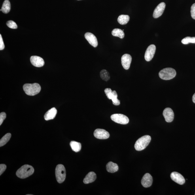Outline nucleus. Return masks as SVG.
Listing matches in <instances>:
<instances>
[{"mask_svg":"<svg viewBox=\"0 0 195 195\" xmlns=\"http://www.w3.org/2000/svg\"><path fill=\"white\" fill-rule=\"evenodd\" d=\"M23 89L26 94L30 96L37 95L41 90V86L38 83L26 84L23 87Z\"/></svg>","mask_w":195,"mask_h":195,"instance_id":"nucleus-1","label":"nucleus"},{"mask_svg":"<svg viewBox=\"0 0 195 195\" xmlns=\"http://www.w3.org/2000/svg\"><path fill=\"white\" fill-rule=\"evenodd\" d=\"M34 172L33 167L29 165H24L17 171L16 175L20 179H25L32 175Z\"/></svg>","mask_w":195,"mask_h":195,"instance_id":"nucleus-2","label":"nucleus"},{"mask_svg":"<svg viewBox=\"0 0 195 195\" xmlns=\"http://www.w3.org/2000/svg\"><path fill=\"white\" fill-rule=\"evenodd\" d=\"M151 140V137L149 135H144L137 140L135 145L137 151H140L145 149Z\"/></svg>","mask_w":195,"mask_h":195,"instance_id":"nucleus-3","label":"nucleus"},{"mask_svg":"<svg viewBox=\"0 0 195 195\" xmlns=\"http://www.w3.org/2000/svg\"><path fill=\"white\" fill-rule=\"evenodd\" d=\"M176 75L175 69L171 68H167L160 71L159 75L163 80H170L174 78Z\"/></svg>","mask_w":195,"mask_h":195,"instance_id":"nucleus-4","label":"nucleus"},{"mask_svg":"<svg viewBox=\"0 0 195 195\" xmlns=\"http://www.w3.org/2000/svg\"><path fill=\"white\" fill-rule=\"evenodd\" d=\"M56 175L58 183H62L64 181L66 177V171L63 165H57L56 169Z\"/></svg>","mask_w":195,"mask_h":195,"instance_id":"nucleus-5","label":"nucleus"},{"mask_svg":"<svg viewBox=\"0 0 195 195\" xmlns=\"http://www.w3.org/2000/svg\"><path fill=\"white\" fill-rule=\"evenodd\" d=\"M111 118L113 121L121 124L126 125L129 122L128 117L122 114H113L111 116Z\"/></svg>","mask_w":195,"mask_h":195,"instance_id":"nucleus-6","label":"nucleus"},{"mask_svg":"<svg viewBox=\"0 0 195 195\" xmlns=\"http://www.w3.org/2000/svg\"><path fill=\"white\" fill-rule=\"evenodd\" d=\"M156 49V46L154 44H151L148 47L145 55V58L146 61H149L152 60L155 54Z\"/></svg>","mask_w":195,"mask_h":195,"instance_id":"nucleus-7","label":"nucleus"},{"mask_svg":"<svg viewBox=\"0 0 195 195\" xmlns=\"http://www.w3.org/2000/svg\"><path fill=\"white\" fill-rule=\"evenodd\" d=\"M94 136L99 139H107L110 137L109 132L105 129H97L95 130L94 133Z\"/></svg>","mask_w":195,"mask_h":195,"instance_id":"nucleus-8","label":"nucleus"},{"mask_svg":"<svg viewBox=\"0 0 195 195\" xmlns=\"http://www.w3.org/2000/svg\"><path fill=\"white\" fill-rule=\"evenodd\" d=\"M132 58L130 55L125 54L122 57V64L123 67L126 70H128L130 68Z\"/></svg>","mask_w":195,"mask_h":195,"instance_id":"nucleus-9","label":"nucleus"},{"mask_svg":"<svg viewBox=\"0 0 195 195\" xmlns=\"http://www.w3.org/2000/svg\"><path fill=\"white\" fill-rule=\"evenodd\" d=\"M171 177L172 180L180 185H183L185 183V179L183 176L176 172L171 173Z\"/></svg>","mask_w":195,"mask_h":195,"instance_id":"nucleus-10","label":"nucleus"},{"mask_svg":"<svg viewBox=\"0 0 195 195\" xmlns=\"http://www.w3.org/2000/svg\"><path fill=\"white\" fill-rule=\"evenodd\" d=\"M165 7L166 4L164 2H162L159 4L154 10L153 14L154 18H158L162 15L164 11Z\"/></svg>","mask_w":195,"mask_h":195,"instance_id":"nucleus-11","label":"nucleus"},{"mask_svg":"<svg viewBox=\"0 0 195 195\" xmlns=\"http://www.w3.org/2000/svg\"><path fill=\"white\" fill-rule=\"evenodd\" d=\"M163 115L166 121L168 122H172L174 118V114L173 110L170 108H167L163 112Z\"/></svg>","mask_w":195,"mask_h":195,"instance_id":"nucleus-12","label":"nucleus"},{"mask_svg":"<svg viewBox=\"0 0 195 195\" xmlns=\"http://www.w3.org/2000/svg\"><path fill=\"white\" fill-rule=\"evenodd\" d=\"M153 181L152 176L149 173H146L144 175L141 180L142 185L145 188L151 186Z\"/></svg>","mask_w":195,"mask_h":195,"instance_id":"nucleus-13","label":"nucleus"},{"mask_svg":"<svg viewBox=\"0 0 195 195\" xmlns=\"http://www.w3.org/2000/svg\"><path fill=\"white\" fill-rule=\"evenodd\" d=\"M85 37L90 45L94 48L97 47L98 45V42L97 38L93 34L89 32L86 33L85 35Z\"/></svg>","mask_w":195,"mask_h":195,"instance_id":"nucleus-14","label":"nucleus"},{"mask_svg":"<svg viewBox=\"0 0 195 195\" xmlns=\"http://www.w3.org/2000/svg\"><path fill=\"white\" fill-rule=\"evenodd\" d=\"M30 60L33 66L37 67H43L44 64V59L39 56H33L31 57Z\"/></svg>","mask_w":195,"mask_h":195,"instance_id":"nucleus-15","label":"nucleus"},{"mask_svg":"<svg viewBox=\"0 0 195 195\" xmlns=\"http://www.w3.org/2000/svg\"><path fill=\"white\" fill-rule=\"evenodd\" d=\"M57 113V111L56 108H52L46 112L44 115V119L47 121L53 119L56 117Z\"/></svg>","mask_w":195,"mask_h":195,"instance_id":"nucleus-16","label":"nucleus"},{"mask_svg":"<svg viewBox=\"0 0 195 195\" xmlns=\"http://www.w3.org/2000/svg\"><path fill=\"white\" fill-rule=\"evenodd\" d=\"M97 178V175L93 172H89L86 175L84 180V183L85 184H88L92 183Z\"/></svg>","mask_w":195,"mask_h":195,"instance_id":"nucleus-17","label":"nucleus"},{"mask_svg":"<svg viewBox=\"0 0 195 195\" xmlns=\"http://www.w3.org/2000/svg\"><path fill=\"white\" fill-rule=\"evenodd\" d=\"M106 169L108 172L115 173L118 170V167L117 164L110 162L108 163L106 165Z\"/></svg>","mask_w":195,"mask_h":195,"instance_id":"nucleus-18","label":"nucleus"},{"mask_svg":"<svg viewBox=\"0 0 195 195\" xmlns=\"http://www.w3.org/2000/svg\"><path fill=\"white\" fill-rule=\"evenodd\" d=\"M130 20V17L128 15H120L118 19V21L121 25L126 24Z\"/></svg>","mask_w":195,"mask_h":195,"instance_id":"nucleus-19","label":"nucleus"},{"mask_svg":"<svg viewBox=\"0 0 195 195\" xmlns=\"http://www.w3.org/2000/svg\"><path fill=\"white\" fill-rule=\"evenodd\" d=\"M70 145L72 149L75 152H79L81 149V144L77 142L72 141L70 143Z\"/></svg>","mask_w":195,"mask_h":195,"instance_id":"nucleus-20","label":"nucleus"},{"mask_svg":"<svg viewBox=\"0 0 195 195\" xmlns=\"http://www.w3.org/2000/svg\"><path fill=\"white\" fill-rule=\"evenodd\" d=\"M1 10L4 13L8 14L10 10V4L8 0H5L4 2Z\"/></svg>","mask_w":195,"mask_h":195,"instance_id":"nucleus-21","label":"nucleus"},{"mask_svg":"<svg viewBox=\"0 0 195 195\" xmlns=\"http://www.w3.org/2000/svg\"><path fill=\"white\" fill-rule=\"evenodd\" d=\"M112 34L114 36L119 37L121 39H123L124 37L123 31L119 29H114L112 31Z\"/></svg>","mask_w":195,"mask_h":195,"instance_id":"nucleus-22","label":"nucleus"},{"mask_svg":"<svg viewBox=\"0 0 195 195\" xmlns=\"http://www.w3.org/2000/svg\"><path fill=\"white\" fill-rule=\"evenodd\" d=\"M118 95L116 91H113L112 94L111 95V98L112 103L115 106H118L120 105V101L118 98Z\"/></svg>","mask_w":195,"mask_h":195,"instance_id":"nucleus-23","label":"nucleus"},{"mask_svg":"<svg viewBox=\"0 0 195 195\" xmlns=\"http://www.w3.org/2000/svg\"><path fill=\"white\" fill-rule=\"evenodd\" d=\"M11 135L10 133H7L2 138L0 141V146L2 147L4 145H6L8 141L10 140V139L11 137Z\"/></svg>","mask_w":195,"mask_h":195,"instance_id":"nucleus-24","label":"nucleus"},{"mask_svg":"<svg viewBox=\"0 0 195 195\" xmlns=\"http://www.w3.org/2000/svg\"><path fill=\"white\" fill-rule=\"evenodd\" d=\"M100 76L103 80L108 81L110 79V75L109 72L105 69H103L100 72Z\"/></svg>","mask_w":195,"mask_h":195,"instance_id":"nucleus-25","label":"nucleus"},{"mask_svg":"<svg viewBox=\"0 0 195 195\" xmlns=\"http://www.w3.org/2000/svg\"><path fill=\"white\" fill-rule=\"evenodd\" d=\"M181 42L182 44H188L189 43L195 44V37H186L182 40Z\"/></svg>","mask_w":195,"mask_h":195,"instance_id":"nucleus-26","label":"nucleus"},{"mask_svg":"<svg viewBox=\"0 0 195 195\" xmlns=\"http://www.w3.org/2000/svg\"><path fill=\"white\" fill-rule=\"evenodd\" d=\"M7 26L10 28L16 29L18 28V26L16 23L14 21L10 20L7 23Z\"/></svg>","mask_w":195,"mask_h":195,"instance_id":"nucleus-27","label":"nucleus"},{"mask_svg":"<svg viewBox=\"0 0 195 195\" xmlns=\"http://www.w3.org/2000/svg\"><path fill=\"white\" fill-rule=\"evenodd\" d=\"M190 12L192 18L195 20V3L193 4L191 7Z\"/></svg>","mask_w":195,"mask_h":195,"instance_id":"nucleus-28","label":"nucleus"},{"mask_svg":"<svg viewBox=\"0 0 195 195\" xmlns=\"http://www.w3.org/2000/svg\"><path fill=\"white\" fill-rule=\"evenodd\" d=\"M6 117V114L5 112H2L0 114V125L1 126L4 120L5 119Z\"/></svg>","mask_w":195,"mask_h":195,"instance_id":"nucleus-29","label":"nucleus"},{"mask_svg":"<svg viewBox=\"0 0 195 195\" xmlns=\"http://www.w3.org/2000/svg\"><path fill=\"white\" fill-rule=\"evenodd\" d=\"M6 168H7V166L5 164H1L0 165V175L2 174L6 170Z\"/></svg>","mask_w":195,"mask_h":195,"instance_id":"nucleus-30","label":"nucleus"},{"mask_svg":"<svg viewBox=\"0 0 195 195\" xmlns=\"http://www.w3.org/2000/svg\"><path fill=\"white\" fill-rule=\"evenodd\" d=\"M5 46L4 44L2 37L1 35H0V50H3L5 48Z\"/></svg>","mask_w":195,"mask_h":195,"instance_id":"nucleus-31","label":"nucleus"},{"mask_svg":"<svg viewBox=\"0 0 195 195\" xmlns=\"http://www.w3.org/2000/svg\"><path fill=\"white\" fill-rule=\"evenodd\" d=\"M192 100L193 102L195 103V94L193 95L192 98Z\"/></svg>","mask_w":195,"mask_h":195,"instance_id":"nucleus-32","label":"nucleus"},{"mask_svg":"<svg viewBox=\"0 0 195 195\" xmlns=\"http://www.w3.org/2000/svg\"><path fill=\"white\" fill-rule=\"evenodd\" d=\"M78 1H79V0H78Z\"/></svg>","mask_w":195,"mask_h":195,"instance_id":"nucleus-33","label":"nucleus"}]
</instances>
